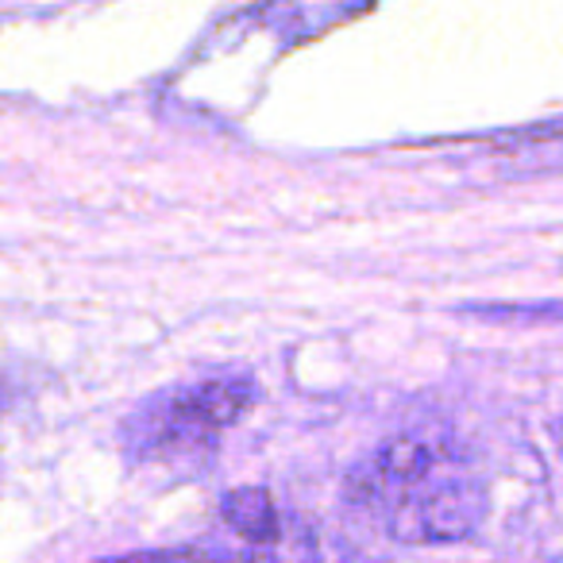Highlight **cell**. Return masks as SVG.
Here are the masks:
<instances>
[{
    "label": "cell",
    "mask_w": 563,
    "mask_h": 563,
    "mask_svg": "<svg viewBox=\"0 0 563 563\" xmlns=\"http://www.w3.org/2000/svg\"><path fill=\"white\" fill-rule=\"evenodd\" d=\"M243 563H355V560H336V555H324L313 540L278 532L266 544H255V552L243 555Z\"/></svg>",
    "instance_id": "cell-4"
},
{
    "label": "cell",
    "mask_w": 563,
    "mask_h": 563,
    "mask_svg": "<svg viewBox=\"0 0 563 563\" xmlns=\"http://www.w3.org/2000/svg\"><path fill=\"white\" fill-rule=\"evenodd\" d=\"M224 517L232 521V529H240L243 537L255 540V544H266V540H274L282 532L278 509H274V501L266 498L263 490H235V494H228Z\"/></svg>",
    "instance_id": "cell-3"
},
{
    "label": "cell",
    "mask_w": 563,
    "mask_h": 563,
    "mask_svg": "<svg viewBox=\"0 0 563 563\" xmlns=\"http://www.w3.org/2000/svg\"><path fill=\"white\" fill-rule=\"evenodd\" d=\"M344 498L367 525L401 544H455L486 521V478L444 432H406L352 467Z\"/></svg>",
    "instance_id": "cell-1"
},
{
    "label": "cell",
    "mask_w": 563,
    "mask_h": 563,
    "mask_svg": "<svg viewBox=\"0 0 563 563\" xmlns=\"http://www.w3.org/2000/svg\"><path fill=\"white\" fill-rule=\"evenodd\" d=\"M251 401L255 383L243 375H217L155 394L124 421L128 455L140 463H170L212 452Z\"/></svg>",
    "instance_id": "cell-2"
},
{
    "label": "cell",
    "mask_w": 563,
    "mask_h": 563,
    "mask_svg": "<svg viewBox=\"0 0 563 563\" xmlns=\"http://www.w3.org/2000/svg\"><path fill=\"white\" fill-rule=\"evenodd\" d=\"M101 563H217V560L197 552V548H151V552L112 555V560H101Z\"/></svg>",
    "instance_id": "cell-5"
}]
</instances>
